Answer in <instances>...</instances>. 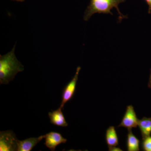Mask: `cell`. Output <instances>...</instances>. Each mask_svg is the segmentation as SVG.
<instances>
[{"label":"cell","mask_w":151,"mask_h":151,"mask_svg":"<svg viewBox=\"0 0 151 151\" xmlns=\"http://www.w3.org/2000/svg\"><path fill=\"white\" fill-rule=\"evenodd\" d=\"M18 140L10 130L0 132V151H17Z\"/></svg>","instance_id":"3"},{"label":"cell","mask_w":151,"mask_h":151,"mask_svg":"<svg viewBox=\"0 0 151 151\" xmlns=\"http://www.w3.org/2000/svg\"><path fill=\"white\" fill-rule=\"evenodd\" d=\"M62 108H60L55 111L49 112V118L50 123L57 127H65L68 126L64 115L62 111Z\"/></svg>","instance_id":"7"},{"label":"cell","mask_w":151,"mask_h":151,"mask_svg":"<svg viewBox=\"0 0 151 151\" xmlns=\"http://www.w3.org/2000/svg\"><path fill=\"white\" fill-rule=\"evenodd\" d=\"M148 5L149 6L148 13L149 14L151 13V0H145Z\"/></svg>","instance_id":"14"},{"label":"cell","mask_w":151,"mask_h":151,"mask_svg":"<svg viewBox=\"0 0 151 151\" xmlns=\"http://www.w3.org/2000/svg\"><path fill=\"white\" fill-rule=\"evenodd\" d=\"M139 121L133 106L128 105L122 122L118 127H124L128 130L132 129L138 127Z\"/></svg>","instance_id":"5"},{"label":"cell","mask_w":151,"mask_h":151,"mask_svg":"<svg viewBox=\"0 0 151 151\" xmlns=\"http://www.w3.org/2000/svg\"><path fill=\"white\" fill-rule=\"evenodd\" d=\"M142 147L144 151H151V137L143 139Z\"/></svg>","instance_id":"12"},{"label":"cell","mask_w":151,"mask_h":151,"mask_svg":"<svg viewBox=\"0 0 151 151\" xmlns=\"http://www.w3.org/2000/svg\"><path fill=\"white\" fill-rule=\"evenodd\" d=\"M13 1H23L24 0H13Z\"/></svg>","instance_id":"16"},{"label":"cell","mask_w":151,"mask_h":151,"mask_svg":"<svg viewBox=\"0 0 151 151\" xmlns=\"http://www.w3.org/2000/svg\"><path fill=\"white\" fill-rule=\"evenodd\" d=\"M105 139L108 147H117L119 145V138L115 127L111 126L107 129Z\"/></svg>","instance_id":"9"},{"label":"cell","mask_w":151,"mask_h":151,"mask_svg":"<svg viewBox=\"0 0 151 151\" xmlns=\"http://www.w3.org/2000/svg\"><path fill=\"white\" fill-rule=\"evenodd\" d=\"M125 1L126 0H90V4L84 13V20L87 21L95 13L113 15L111 10L115 8L119 15V21H121L122 19L127 18V17L121 13L119 5Z\"/></svg>","instance_id":"2"},{"label":"cell","mask_w":151,"mask_h":151,"mask_svg":"<svg viewBox=\"0 0 151 151\" xmlns=\"http://www.w3.org/2000/svg\"><path fill=\"white\" fill-rule=\"evenodd\" d=\"M109 148V150L111 151H122V149L117 147H111Z\"/></svg>","instance_id":"13"},{"label":"cell","mask_w":151,"mask_h":151,"mask_svg":"<svg viewBox=\"0 0 151 151\" xmlns=\"http://www.w3.org/2000/svg\"><path fill=\"white\" fill-rule=\"evenodd\" d=\"M148 86L151 89V73L150 75V78H149V81L148 84Z\"/></svg>","instance_id":"15"},{"label":"cell","mask_w":151,"mask_h":151,"mask_svg":"<svg viewBox=\"0 0 151 151\" xmlns=\"http://www.w3.org/2000/svg\"><path fill=\"white\" fill-rule=\"evenodd\" d=\"M45 143L44 145L52 151H54L56 147L61 144H65L67 139L63 138L58 132H51L45 135Z\"/></svg>","instance_id":"6"},{"label":"cell","mask_w":151,"mask_h":151,"mask_svg":"<svg viewBox=\"0 0 151 151\" xmlns=\"http://www.w3.org/2000/svg\"><path fill=\"white\" fill-rule=\"evenodd\" d=\"M14 45L10 52L0 55V84H7L12 81L18 72L24 70V67L19 61L14 53Z\"/></svg>","instance_id":"1"},{"label":"cell","mask_w":151,"mask_h":151,"mask_svg":"<svg viewBox=\"0 0 151 151\" xmlns=\"http://www.w3.org/2000/svg\"><path fill=\"white\" fill-rule=\"evenodd\" d=\"M138 127L139 128L143 139L150 136L151 134V118L144 117L139 120Z\"/></svg>","instance_id":"10"},{"label":"cell","mask_w":151,"mask_h":151,"mask_svg":"<svg viewBox=\"0 0 151 151\" xmlns=\"http://www.w3.org/2000/svg\"><path fill=\"white\" fill-rule=\"evenodd\" d=\"M127 145L128 151L140 150V141L132 133V129L128 130Z\"/></svg>","instance_id":"11"},{"label":"cell","mask_w":151,"mask_h":151,"mask_svg":"<svg viewBox=\"0 0 151 151\" xmlns=\"http://www.w3.org/2000/svg\"><path fill=\"white\" fill-rule=\"evenodd\" d=\"M45 138V135L38 137H31L24 140H18V151H30Z\"/></svg>","instance_id":"8"},{"label":"cell","mask_w":151,"mask_h":151,"mask_svg":"<svg viewBox=\"0 0 151 151\" xmlns=\"http://www.w3.org/2000/svg\"><path fill=\"white\" fill-rule=\"evenodd\" d=\"M81 68L78 66L76 68V72L73 78L70 82L68 83L63 90L62 101L60 105V108H63L64 105L67 102L70 101L73 98L76 89V84L78 79V75L81 70Z\"/></svg>","instance_id":"4"}]
</instances>
